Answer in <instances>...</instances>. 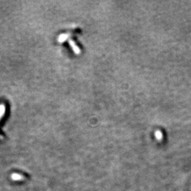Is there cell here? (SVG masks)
I'll return each mask as SVG.
<instances>
[{
  "label": "cell",
  "instance_id": "cell-2",
  "mask_svg": "<svg viewBox=\"0 0 191 191\" xmlns=\"http://www.w3.org/2000/svg\"><path fill=\"white\" fill-rule=\"evenodd\" d=\"M69 37V33H62L60 34V36L58 37V41L59 43H63L65 42V41H67Z\"/></svg>",
  "mask_w": 191,
  "mask_h": 191
},
{
  "label": "cell",
  "instance_id": "cell-6",
  "mask_svg": "<svg viewBox=\"0 0 191 191\" xmlns=\"http://www.w3.org/2000/svg\"><path fill=\"white\" fill-rule=\"evenodd\" d=\"M0 138H1V137H0Z\"/></svg>",
  "mask_w": 191,
  "mask_h": 191
},
{
  "label": "cell",
  "instance_id": "cell-5",
  "mask_svg": "<svg viewBox=\"0 0 191 191\" xmlns=\"http://www.w3.org/2000/svg\"><path fill=\"white\" fill-rule=\"evenodd\" d=\"M159 133H160V132H159V131L156 132V138H157L159 140H160V139H162V133H161L160 135H159Z\"/></svg>",
  "mask_w": 191,
  "mask_h": 191
},
{
  "label": "cell",
  "instance_id": "cell-3",
  "mask_svg": "<svg viewBox=\"0 0 191 191\" xmlns=\"http://www.w3.org/2000/svg\"><path fill=\"white\" fill-rule=\"evenodd\" d=\"M6 112V105L4 104L1 103L0 104V121L1 119L3 118V117L4 116Z\"/></svg>",
  "mask_w": 191,
  "mask_h": 191
},
{
  "label": "cell",
  "instance_id": "cell-4",
  "mask_svg": "<svg viewBox=\"0 0 191 191\" xmlns=\"http://www.w3.org/2000/svg\"><path fill=\"white\" fill-rule=\"evenodd\" d=\"M11 178L14 181H19L23 179V176L19 174H17V173H14V174L11 175Z\"/></svg>",
  "mask_w": 191,
  "mask_h": 191
},
{
  "label": "cell",
  "instance_id": "cell-1",
  "mask_svg": "<svg viewBox=\"0 0 191 191\" xmlns=\"http://www.w3.org/2000/svg\"><path fill=\"white\" fill-rule=\"evenodd\" d=\"M69 45H70L71 48L72 49L74 53L76 54V55L80 54V52H81L80 49H79V47L77 46L76 43H75L73 40H72V39L69 40Z\"/></svg>",
  "mask_w": 191,
  "mask_h": 191
}]
</instances>
